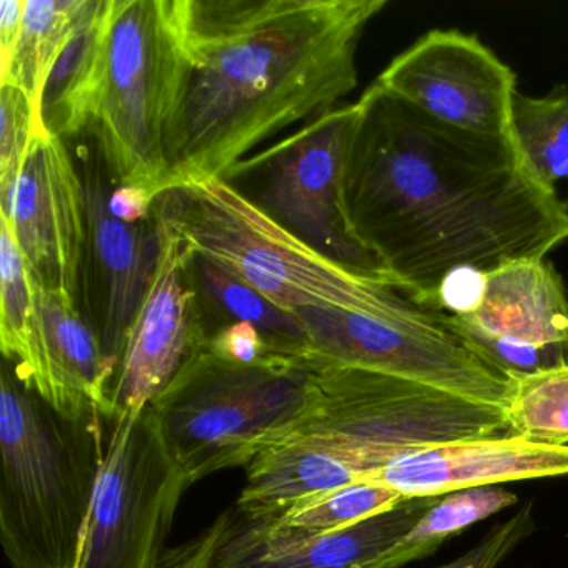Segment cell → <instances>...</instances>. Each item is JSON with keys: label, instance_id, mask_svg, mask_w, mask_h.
<instances>
[{"label": "cell", "instance_id": "obj_15", "mask_svg": "<svg viewBox=\"0 0 568 568\" xmlns=\"http://www.w3.org/2000/svg\"><path fill=\"white\" fill-rule=\"evenodd\" d=\"M0 219L11 227L32 282L75 304L88 217L68 142L49 132L34 139L18 181L0 191Z\"/></svg>", "mask_w": 568, "mask_h": 568}, {"label": "cell", "instance_id": "obj_20", "mask_svg": "<svg viewBox=\"0 0 568 568\" xmlns=\"http://www.w3.org/2000/svg\"><path fill=\"white\" fill-rule=\"evenodd\" d=\"M112 2L114 0H88L78 29L45 82L42 124L49 134L62 141H71L84 131L85 102L104 48Z\"/></svg>", "mask_w": 568, "mask_h": 568}, {"label": "cell", "instance_id": "obj_7", "mask_svg": "<svg viewBox=\"0 0 568 568\" xmlns=\"http://www.w3.org/2000/svg\"><path fill=\"white\" fill-rule=\"evenodd\" d=\"M308 362L317 400L288 437L348 455L365 468V478L404 452L507 432L501 408L494 405L394 375Z\"/></svg>", "mask_w": 568, "mask_h": 568}, {"label": "cell", "instance_id": "obj_12", "mask_svg": "<svg viewBox=\"0 0 568 568\" xmlns=\"http://www.w3.org/2000/svg\"><path fill=\"white\" fill-rule=\"evenodd\" d=\"M437 500L408 497L390 510L318 537L232 507L187 544L165 551L161 568H374Z\"/></svg>", "mask_w": 568, "mask_h": 568}, {"label": "cell", "instance_id": "obj_18", "mask_svg": "<svg viewBox=\"0 0 568 568\" xmlns=\"http://www.w3.org/2000/svg\"><path fill=\"white\" fill-rule=\"evenodd\" d=\"M247 484L235 507L251 518L275 521L298 505L362 481L365 468L354 458L318 442L287 437L255 455Z\"/></svg>", "mask_w": 568, "mask_h": 568}, {"label": "cell", "instance_id": "obj_22", "mask_svg": "<svg viewBox=\"0 0 568 568\" xmlns=\"http://www.w3.org/2000/svg\"><path fill=\"white\" fill-rule=\"evenodd\" d=\"M511 142L528 174L547 191L568 181V88L544 98L517 92L511 108ZM568 209V201L565 202Z\"/></svg>", "mask_w": 568, "mask_h": 568}, {"label": "cell", "instance_id": "obj_8", "mask_svg": "<svg viewBox=\"0 0 568 568\" xmlns=\"http://www.w3.org/2000/svg\"><path fill=\"white\" fill-rule=\"evenodd\" d=\"M357 102L307 122L224 175L272 222L335 264L397 287L381 262L352 235L342 207V169Z\"/></svg>", "mask_w": 568, "mask_h": 568}, {"label": "cell", "instance_id": "obj_9", "mask_svg": "<svg viewBox=\"0 0 568 568\" xmlns=\"http://www.w3.org/2000/svg\"><path fill=\"white\" fill-rule=\"evenodd\" d=\"M105 447L81 568H161L187 475L151 405L104 422Z\"/></svg>", "mask_w": 568, "mask_h": 568}, {"label": "cell", "instance_id": "obj_6", "mask_svg": "<svg viewBox=\"0 0 568 568\" xmlns=\"http://www.w3.org/2000/svg\"><path fill=\"white\" fill-rule=\"evenodd\" d=\"M174 192L189 247L287 311L387 312L408 298L397 287L354 274L287 234L224 179Z\"/></svg>", "mask_w": 568, "mask_h": 568}, {"label": "cell", "instance_id": "obj_3", "mask_svg": "<svg viewBox=\"0 0 568 568\" xmlns=\"http://www.w3.org/2000/svg\"><path fill=\"white\" fill-rule=\"evenodd\" d=\"M104 447L101 415L61 414L4 358L0 544L12 568H81Z\"/></svg>", "mask_w": 568, "mask_h": 568}, {"label": "cell", "instance_id": "obj_17", "mask_svg": "<svg viewBox=\"0 0 568 568\" xmlns=\"http://www.w3.org/2000/svg\"><path fill=\"white\" fill-rule=\"evenodd\" d=\"M34 292V347L26 367H14L19 377L61 414L104 418L118 365L71 298L38 284Z\"/></svg>", "mask_w": 568, "mask_h": 568}, {"label": "cell", "instance_id": "obj_10", "mask_svg": "<svg viewBox=\"0 0 568 568\" xmlns=\"http://www.w3.org/2000/svg\"><path fill=\"white\" fill-rule=\"evenodd\" d=\"M159 257L125 338L104 422L138 415L207 345L209 324L191 272L174 189L155 199Z\"/></svg>", "mask_w": 568, "mask_h": 568}, {"label": "cell", "instance_id": "obj_16", "mask_svg": "<svg viewBox=\"0 0 568 568\" xmlns=\"http://www.w3.org/2000/svg\"><path fill=\"white\" fill-rule=\"evenodd\" d=\"M561 475H568V445L534 444L507 434L404 452L362 481L384 485L404 497H442Z\"/></svg>", "mask_w": 568, "mask_h": 568}, {"label": "cell", "instance_id": "obj_30", "mask_svg": "<svg viewBox=\"0 0 568 568\" xmlns=\"http://www.w3.org/2000/svg\"><path fill=\"white\" fill-rule=\"evenodd\" d=\"M158 195L141 187L114 185L109 195V211L124 222L148 221L154 215Z\"/></svg>", "mask_w": 568, "mask_h": 568}, {"label": "cell", "instance_id": "obj_19", "mask_svg": "<svg viewBox=\"0 0 568 568\" xmlns=\"http://www.w3.org/2000/svg\"><path fill=\"white\" fill-rule=\"evenodd\" d=\"M191 272L207 324L212 315L217 321L214 331L227 324H248L261 332L275 354L307 357L308 335L294 312L268 301L247 282L192 248Z\"/></svg>", "mask_w": 568, "mask_h": 568}, {"label": "cell", "instance_id": "obj_5", "mask_svg": "<svg viewBox=\"0 0 568 568\" xmlns=\"http://www.w3.org/2000/svg\"><path fill=\"white\" fill-rule=\"evenodd\" d=\"M307 358L275 355L258 364L222 361L202 348L152 402L162 437L189 481L245 467L285 440L314 412Z\"/></svg>", "mask_w": 568, "mask_h": 568}, {"label": "cell", "instance_id": "obj_29", "mask_svg": "<svg viewBox=\"0 0 568 568\" xmlns=\"http://www.w3.org/2000/svg\"><path fill=\"white\" fill-rule=\"evenodd\" d=\"M205 348L222 361L242 365L258 364L278 355L261 332L248 324L222 325L209 335Z\"/></svg>", "mask_w": 568, "mask_h": 568}, {"label": "cell", "instance_id": "obj_2", "mask_svg": "<svg viewBox=\"0 0 568 568\" xmlns=\"http://www.w3.org/2000/svg\"><path fill=\"white\" fill-rule=\"evenodd\" d=\"M387 0H174L187 55L169 189L224 179L254 149L357 88V49Z\"/></svg>", "mask_w": 568, "mask_h": 568}, {"label": "cell", "instance_id": "obj_4", "mask_svg": "<svg viewBox=\"0 0 568 568\" xmlns=\"http://www.w3.org/2000/svg\"><path fill=\"white\" fill-rule=\"evenodd\" d=\"M187 74L174 0L112 2L84 129L98 138L115 184L168 191Z\"/></svg>", "mask_w": 568, "mask_h": 568}, {"label": "cell", "instance_id": "obj_24", "mask_svg": "<svg viewBox=\"0 0 568 568\" xmlns=\"http://www.w3.org/2000/svg\"><path fill=\"white\" fill-rule=\"evenodd\" d=\"M505 430L534 444L568 445V365L511 377Z\"/></svg>", "mask_w": 568, "mask_h": 568}, {"label": "cell", "instance_id": "obj_26", "mask_svg": "<svg viewBox=\"0 0 568 568\" xmlns=\"http://www.w3.org/2000/svg\"><path fill=\"white\" fill-rule=\"evenodd\" d=\"M405 498L384 485L355 481L298 505L275 524L304 537H318L390 510Z\"/></svg>", "mask_w": 568, "mask_h": 568}, {"label": "cell", "instance_id": "obj_1", "mask_svg": "<svg viewBox=\"0 0 568 568\" xmlns=\"http://www.w3.org/2000/svg\"><path fill=\"white\" fill-rule=\"evenodd\" d=\"M342 207L398 291L432 308L457 272L537 261L568 241L567 205L514 142L442 124L375 82L357 101Z\"/></svg>", "mask_w": 568, "mask_h": 568}, {"label": "cell", "instance_id": "obj_28", "mask_svg": "<svg viewBox=\"0 0 568 568\" xmlns=\"http://www.w3.org/2000/svg\"><path fill=\"white\" fill-rule=\"evenodd\" d=\"M534 504L528 501L517 514L494 525L475 547L462 557L437 568H497L521 541L535 531Z\"/></svg>", "mask_w": 568, "mask_h": 568}, {"label": "cell", "instance_id": "obj_13", "mask_svg": "<svg viewBox=\"0 0 568 568\" xmlns=\"http://www.w3.org/2000/svg\"><path fill=\"white\" fill-rule=\"evenodd\" d=\"M375 84L442 124L511 141L517 78L477 36L434 29L398 54Z\"/></svg>", "mask_w": 568, "mask_h": 568}, {"label": "cell", "instance_id": "obj_23", "mask_svg": "<svg viewBox=\"0 0 568 568\" xmlns=\"http://www.w3.org/2000/svg\"><path fill=\"white\" fill-rule=\"evenodd\" d=\"M517 501V495L500 487L470 488L442 495L417 524L375 561L374 568H402L430 557L448 538L471 525L500 514Z\"/></svg>", "mask_w": 568, "mask_h": 568}, {"label": "cell", "instance_id": "obj_21", "mask_svg": "<svg viewBox=\"0 0 568 568\" xmlns=\"http://www.w3.org/2000/svg\"><path fill=\"white\" fill-rule=\"evenodd\" d=\"M85 8L88 0H24L21 38L0 71V84L22 89L41 112L45 82Z\"/></svg>", "mask_w": 568, "mask_h": 568}, {"label": "cell", "instance_id": "obj_31", "mask_svg": "<svg viewBox=\"0 0 568 568\" xmlns=\"http://www.w3.org/2000/svg\"><path fill=\"white\" fill-rule=\"evenodd\" d=\"M24 0H2L0 2V71L11 61L22 31Z\"/></svg>", "mask_w": 568, "mask_h": 568}, {"label": "cell", "instance_id": "obj_14", "mask_svg": "<svg viewBox=\"0 0 568 568\" xmlns=\"http://www.w3.org/2000/svg\"><path fill=\"white\" fill-rule=\"evenodd\" d=\"M454 331L505 374L568 365V295L547 258L518 261L485 274L468 314H448Z\"/></svg>", "mask_w": 568, "mask_h": 568}, {"label": "cell", "instance_id": "obj_25", "mask_svg": "<svg viewBox=\"0 0 568 568\" xmlns=\"http://www.w3.org/2000/svg\"><path fill=\"white\" fill-rule=\"evenodd\" d=\"M36 292L11 227L0 219V345L6 361L26 367L34 347Z\"/></svg>", "mask_w": 568, "mask_h": 568}, {"label": "cell", "instance_id": "obj_11", "mask_svg": "<svg viewBox=\"0 0 568 568\" xmlns=\"http://www.w3.org/2000/svg\"><path fill=\"white\" fill-rule=\"evenodd\" d=\"M65 142L84 184L88 217L75 305L119 372L129 328L158 264V221L154 214L124 222L109 211L115 181L91 129Z\"/></svg>", "mask_w": 568, "mask_h": 568}, {"label": "cell", "instance_id": "obj_27", "mask_svg": "<svg viewBox=\"0 0 568 568\" xmlns=\"http://www.w3.org/2000/svg\"><path fill=\"white\" fill-rule=\"evenodd\" d=\"M44 132L34 101L16 85L0 84V191L18 181L32 142Z\"/></svg>", "mask_w": 568, "mask_h": 568}]
</instances>
